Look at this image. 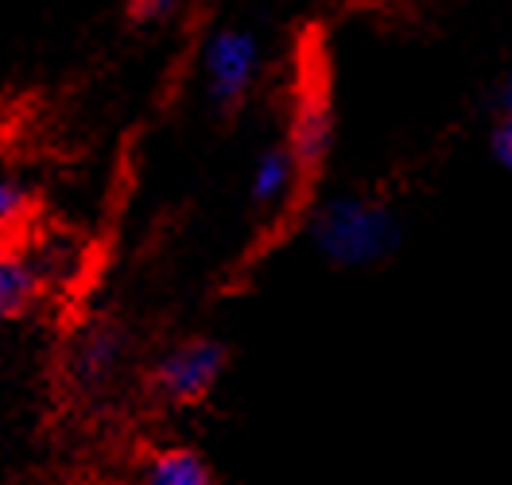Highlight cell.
I'll return each mask as SVG.
<instances>
[{"label": "cell", "mask_w": 512, "mask_h": 485, "mask_svg": "<svg viewBox=\"0 0 512 485\" xmlns=\"http://www.w3.org/2000/svg\"><path fill=\"white\" fill-rule=\"evenodd\" d=\"M493 160L501 163L505 171H512V117H505V121L493 129Z\"/></svg>", "instance_id": "cell-10"}, {"label": "cell", "mask_w": 512, "mask_h": 485, "mask_svg": "<svg viewBox=\"0 0 512 485\" xmlns=\"http://www.w3.org/2000/svg\"><path fill=\"white\" fill-rule=\"evenodd\" d=\"M225 354L222 342L214 338H187L179 346H171L167 354L156 361L152 369V392L171 408H194L202 404L225 373Z\"/></svg>", "instance_id": "cell-2"}, {"label": "cell", "mask_w": 512, "mask_h": 485, "mask_svg": "<svg viewBox=\"0 0 512 485\" xmlns=\"http://www.w3.org/2000/svg\"><path fill=\"white\" fill-rule=\"evenodd\" d=\"M400 214L377 194H334L311 218V241L338 268H373L400 249Z\"/></svg>", "instance_id": "cell-1"}, {"label": "cell", "mask_w": 512, "mask_h": 485, "mask_svg": "<svg viewBox=\"0 0 512 485\" xmlns=\"http://www.w3.org/2000/svg\"><path fill=\"white\" fill-rule=\"evenodd\" d=\"M288 148H291V156H295V163H299V171H303V175H307V171H315V167L322 163V156L330 152V109L322 105L319 97L299 101Z\"/></svg>", "instance_id": "cell-9"}, {"label": "cell", "mask_w": 512, "mask_h": 485, "mask_svg": "<svg viewBox=\"0 0 512 485\" xmlns=\"http://www.w3.org/2000/svg\"><path fill=\"white\" fill-rule=\"evenodd\" d=\"M256 70H260V47L249 32L225 28L206 43V90L222 113L241 109V101L253 90Z\"/></svg>", "instance_id": "cell-3"}, {"label": "cell", "mask_w": 512, "mask_h": 485, "mask_svg": "<svg viewBox=\"0 0 512 485\" xmlns=\"http://www.w3.org/2000/svg\"><path fill=\"white\" fill-rule=\"evenodd\" d=\"M125 330L113 323H97L94 330H86L78 342H74V354H70V381L86 392L105 388L125 365Z\"/></svg>", "instance_id": "cell-4"}, {"label": "cell", "mask_w": 512, "mask_h": 485, "mask_svg": "<svg viewBox=\"0 0 512 485\" xmlns=\"http://www.w3.org/2000/svg\"><path fill=\"white\" fill-rule=\"evenodd\" d=\"M501 109H505V117H512V78H509V86L501 90Z\"/></svg>", "instance_id": "cell-11"}, {"label": "cell", "mask_w": 512, "mask_h": 485, "mask_svg": "<svg viewBox=\"0 0 512 485\" xmlns=\"http://www.w3.org/2000/svg\"><path fill=\"white\" fill-rule=\"evenodd\" d=\"M39 226V194L20 179H0V249H28Z\"/></svg>", "instance_id": "cell-8"}, {"label": "cell", "mask_w": 512, "mask_h": 485, "mask_svg": "<svg viewBox=\"0 0 512 485\" xmlns=\"http://www.w3.org/2000/svg\"><path fill=\"white\" fill-rule=\"evenodd\" d=\"M43 272L28 249H0V326L20 323L43 299Z\"/></svg>", "instance_id": "cell-5"}, {"label": "cell", "mask_w": 512, "mask_h": 485, "mask_svg": "<svg viewBox=\"0 0 512 485\" xmlns=\"http://www.w3.org/2000/svg\"><path fill=\"white\" fill-rule=\"evenodd\" d=\"M140 485H218L206 454L194 447H160L148 454Z\"/></svg>", "instance_id": "cell-7"}, {"label": "cell", "mask_w": 512, "mask_h": 485, "mask_svg": "<svg viewBox=\"0 0 512 485\" xmlns=\"http://www.w3.org/2000/svg\"><path fill=\"white\" fill-rule=\"evenodd\" d=\"M299 179H303V171H299V163H295L288 144L264 148L256 156V167H253V187H249L253 202L260 210H276V206H284L291 194H295Z\"/></svg>", "instance_id": "cell-6"}]
</instances>
